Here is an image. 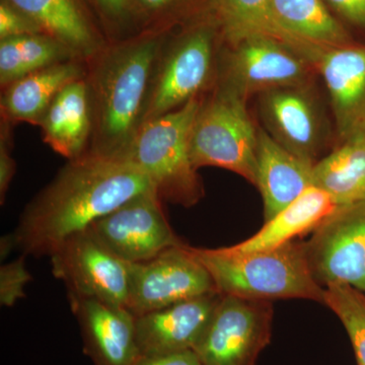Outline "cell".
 Segmentation results:
<instances>
[{
    "mask_svg": "<svg viewBox=\"0 0 365 365\" xmlns=\"http://www.w3.org/2000/svg\"><path fill=\"white\" fill-rule=\"evenodd\" d=\"M153 189L148 176L128 160L88 151L68 160L24 209L11 234L16 248L26 256L50 257L71 235Z\"/></svg>",
    "mask_w": 365,
    "mask_h": 365,
    "instance_id": "cell-1",
    "label": "cell"
},
{
    "mask_svg": "<svg viewBox=\"0 0 365 365\" xmlns=\"http://www.w3.org/2000/svg\"><path fill=\"white\" fill-rule=\"evenodd\" d=\"M165 38L148 30L108 42L86 62L93 119L88 153L124 160L143 127L151 79Z\"/></svg>",
    "mask_w": 365,
    "mask_h": 365,
    "instance_id": "cell-2",
    "label": "cell"
},
{
    "mask_svg": "<svg viewBox=\"0 0 365 365\" xmlns=\"http://www.w3.org/2000/svg\"><path fill=\"white\" fill-rule=\"evenodd\" d=\"M210 274L218 294L267 300L323 302L325 287L314 278L306 244L294 241L271 250L235 253L225 248H192Z\"/></svg>",
    "mask_w": 365,
    "mask_h": 365,
    "instance_id": "cell-3",
    "label": "cell"
},
{
    "mask_svg": "<svg viewBox=\"0 0 365 365\" xmlns=\"http://www.w3.org/2000/svg\"><path fill=\"white\" fill-rule=\"evenodd\" d=\"M202 98L145 122L124 160L135 165L153 184L163 201L194 205L203 188L190 155V138Z\"/></svg>",
    "mask_w": 365,
    "mask_h": 365,
    "instance_id": "cell-4",
    "label": "cell"
},
{
    "mask_svg": "<svg viewBox=\"0 0 365 365\" xmlns=\"http://www.w3.org/2000/svg\"><path fill=\"white\" fill-rule=\"evenodd\" d=\"M258 130L247 110V98L220 83L197 113L190 155L194 168L217 167L256 186Z\"/></svg>",
    "mask_w": 365,
    "mask_h": 365,
    "instance_id": "cell-5",
    "label": "cell"
},
{
    "mask_svg": "<svg viewBox=\"0 0 365 365\" xmlns=\"http://www.w3.org/2000/svg\"><path fill=\"white\" fill-rule=\"evenodd\" d=\"M212 26H197L170 43L158 55L143 124L200 98L212 81L216 64Z\"/></svg>",
    "mask_w": 365,
    "mask_h": 365,
    "instance_id": "cell-6",
    "label": "cell"
},
{
    "mask_svg": "<svg viewBox=\"0 0 365 365\" xmlns=\"http://www.w3.org/2000/svg\"><path fill=\"white\" fill-rule=\"evenodd\" d=\"M272 321L270 302L220 294L193 351L203 365H255L270 341Z\"/></svg>",
    "mask_w": 365,
    "mask_h": 365,
    "instance_id": "cell-7",
    "label": "cell"
},
{
    "mask_svg": "<svg viewBox=\"0 0 365 365\" xmlns=\"http://www.w3.org/2000/svg\"><path fill=\"white\" fill-rule=\"evenodd\" d=\"M50 258L53 275L66 284L68 297L126 309L130 263L112 253L90 228L69 237Z\"/></svg>",
    "mask_w": 365,
    "mask_h": 365,
    "instance_id": "cell-8",
    "label": "cell"
},
{
    "mask_svg": "<svg viewBox=\"0 0 365 365\" xmlns=\"http://www.w3.org/2000/svg\"><path fill=\"white\" fill-rule=\"evenodd\" d=\"M212 294L218 292L210 274L191 247L182 244L150 261L130 264L126 309L139 317Z\"/></svg>",
    "mask_w": 365,
    "mask_h": 365,
    "instance_id": "cell-9",
    "label": "cell"
},
{
    "mask_svg": "<svg viewBox=\"0 0 365 365\" xmlns=\"http://www.w3.org/2000/svg\"><path fill=\"white\" fill-rule=\"evenodd\" d=\"M155 189L134 197L100 218L90 230L98 241L127 263H143L184 244L163 212Z\"/></svg>",
    "mask_w": 365,
    "mask_h": 365,
    "instance_id": "cell-10",
    "label": "cell"
},
{
    "mask_svg": "<svg viewBox=\"0 0 365 365\" xmlns=\"http://www.w3.org/2000/svg\"><path fill=\"white\" fill-rule=\"evenodd\" d=\"M304 244L319 284L341 283L365 292V201L339 206Z\"/></svg>",
    "mask_w": 365,
    "mask_h": 365,
    "instance_id": "cell-11",
    "label": "cell"
},
{
    "mask_svg": "<svg viewBox=\"0 0 365 365\" xmlns=\"http://www.w3.org/2000/svg\"><path fill=\"white\" fill-rule=\"evenodd\" d=\"M220 83L248 98L284 86H307L314 67L288 46L253 37L232 46Z\"/></svg>",
    "mask_w": 365,
    "mask_h": 365,
    "instance_id": "cell-12",
    "label": "cell"
},
{
    "mask_svg": "<svg viewBox=\"0 0 365 365\" xmlns=\"http://www.w3.org/2000/svg\"><path fill=\"white\" fill-rule=\"evenodd\" d=\"M266 128L280 145L316 163L324 145L323 120L307 86H284L260 93Z\"/></svg>",
    "mask_w": 365,
    "mask_h": 365,
    "instance_id": "cell-13",
    "label": "cell"
},
{
    "mask_svg": "<svg viewBox=\"0 0 365 365\" xmlns=\"http://www.w3.org/2000/svg\"><path fill=\"white\" fill-rule=\"evenodd\" d=\"M314 68L325 83L340 140L365 135V46L325 48Z\"/></svg>",
    "mask_w": 365,
    "mask_h": 365,
    "instance_id": "cell-14",
    "label": "cell"
},
{
    "mask_svg": "<svg viewBox=\"0 0 365 365\" xmlns=\"http://www.w3.org/2000/svg\"><path fill=\"white\" fill-rule=\"evenodd\" d=\"M220 297V294L204 295L135 317L140 356L193 350L202 337Z\"/></svg>",
    "mask_w": 365,
    "mask_h": 365,
    "instance_id": "cell-15",
    "label": "cell"
},
{
    "mask_svg": "<svg viewBox=\"0 0 365 365\" xmlns=\"http://www.w3.org/2000/svg\"><path fill=\"white\" fill-rule=\"evenodd\" d=\"M68 299L81 328L83 350L93 365H132L140 356L135 317L128 309L95 299Z\"/></svg>",
    "mask_w": 365,
    "mask_h": 365,
    "instance_id": "cell-16",
    "label": "cell"
},
{
    "mask_svg": "<svg viewBox=\"0 0 365 365\" xmlns=\"http://www.w3.org/2000/svg\"><path fill=\"white\" fill-rule=\"evenodd\" d=\"M314 163L290 153L267 131L258 130L256 186L263 198L265 222L314 186Z\"/></svg>",
    "mask_w": 365,
    "mask_h": 365,
    "instance_id": "cell-17",
    "label": "cell"
},
{
    "mask_svg": "<svg viewBox=\"0 0 365 365\" xmlns=\"http://www.w3.org/2000/svg\"><path fill=\"white\" fill-rule=\"evenodd\" d=\"M86 76V62L73 59L46 67L2 88L1 121L39 126L57 95L72 81Z\"/></svg>",
    "mask_w": 365,
    "mask_h": 365,
    "instance_id": "cell-18",
    "label": "cell"
},
{
    "mask_svg": "<svg viewBox=\"0 0 365 365\" xmlns=\"http://www.w3.org/2000/svg\"><path fill=\"white\" fill-rule=\"evenodd\" d=\"M39 126L44 143L67 160H76L88 153L93 119L85 78L72 81L60 91Z\"/></svg>",
    "mask_w": 365,
    "mask_h": 365,
    "instance_id": "cell-19",
    "label": "cell"
},
{
    "mask_svg": "<svg viewBox=\"0 0 365 365\" xmlns=\"http://www.w3.org/2000/svg\"><path fill=\"white\" fill-rule=\"evenodd\" d=\"M32 19L43 32L86 61L107 45L81 0H6Z\"/></svg>",
    "mask_w": 365,
    "mask_h": 365,
    "instance_id": "cell-20",
    "label": "cell"
},
{
    "mask_svg": "<svg viewBox=\"0 0 365 365\" xmlns=\"http://www.w3.org/2000/svg\"><path fill=\"white\" fill-rule=\"evenodd\" d=\"M215 9L225 39L230 46L249 38H270L288 46L313 67L324 49L287 33L274 14L272 0H216Z\"/></svg>",
    "mask_w": 365,
    "mask_h": 365,
    "instance_id": "cell-21",
    "label": "cell"
},
{
    "mask_svg": "<svg viewBox=\"0 0 365 365\" xmlns=\"http://www.w3.org/2000/svg\"><path fill=\"white\" fill-rule=\"evenodd\" d=\"M338 207L324 190L311 187L294 202L265 222L253 237L227 249L235 253H249L278 248L294 241L297 235L314 230Z\"/></svg>",
    "mask_w": 365,
    "mask_h": 365,
    "instance_id": "cell-22",
    "label": "cell"
},
{
    "mask_svg": "<svg viewBox=\"0 0 365 365\" xmlns=\"http://www.w3.org/2000/svg\"><path fill=\"white\" fill-rule=\"evenodd\" d=\"M314 187L324 190L338 206L365 201V135L342 143L314 163Z\"/></svg>",
    "mask_w": 365,
    "mask_h": 365,
    "instance_id": "cell-23",
    "label": "cell"
},
{
    "mask_svg": "<svg viewBox=\"0 0 365 365\" xmlns=\"http://www.w3.org/2000/svg\"><path fill=\"white\" fill-rule=\"evenodd\" d=\"M272 6L282 28L302 42L322 48L355 43L324 0H272Z\"/></svg>",
    "mask_w": 365,
    "mask_h": 365,
    "instance_id": "cell-24",
    "label": "cell"
},
{
    "mask_svg": "<svg viewBox=\"0 0 365 365\" xmlns=\"http://www.w3.org/2000/svg\"><path fill=\"white\" fill-rule=\"evenodd\" d=\"M73 59L79 58L46 34L0 40V85L6 88L33 72Z\"/></svg>",
    "mask_w": 365,
    "mask_h": 365,
    "instance_id": "cell-25",
    "label": "cell"
},
{
    "mask_svg": "<svg viewBox=\"0 0 365 365\" xmlns=\"http://www.w3.org/2000/svg\"><path fill=\"white\" fill-rule=\"evenodd\" d=\"M324 304L342 322L351 340L357 364L365 365V292L341 283L327 285Z\"/></svg>",
    "mask_w": 365,
    "mask_h": 365,
    "instance_id": "cell-26",
    "label": "cell"
},
{
    "mask_svg": "<svg viewBox=\"0 0 365 365\" xmlns=\"http://www.w3.org/2000/svg\"><path fill=\"white\" fill-rule=\"evenodd\" d=\"M102 21L110 42L130 38L128 33L141 20L135 0H88Z\"/></svg>",
    "mask_w": 365,
    "mask_h": 365,
    "instance_id": "cell-27",
    "label": "cell"
},
{
    "mask_svg": "<svg viewBox=\"0 0 365 365\" xmlns=\"http://www.w3.org/2000/svg\"><path fill=\"white\" fill-rule=\"evenodd\" d=\"M26 255L0 268V304L11 307L25 297V287L32 276L26 270Z\"/></svg>",
    "mask_w": 365,
    "mask_h": 365,
    "instance_id": "cell-28",
    "label": "cell"
},
{
    "mask_svg": "<svg viewBox=\"0 0 365 365\" xmlns=\"http://www.w3.org/2000/svg\"><path fill=\"white\" fill-rule=\"evenodd\" d=\"M37 34H44L37 23L6 0H0V40Z\"/></svg>",
    "mask_w": 365,
    "mask_h": 365,
    "instance_id": "cell-29",
    "label": "cell"
},
{
    "mask_svg": "<svg viewBox=\"0 0 365 365\" xmlns=\"http://www.w3.org/2000/svg\"><path fill=\"white\" fill-rule=\"evenodd\" d=\"M13 125L1 121L0 130V197L1 204L4 203L7 190L16 173V162L11 155L13 145Z\"/></svg>",
    "mask_w": 365,
    "mask_h": 365,
    "instance_id": "cell-30",
    "label": "cell"
},
{
    "mask_svg": "<svg viewBox=\"0 0 365 365\" xmlns=\"http://www.w3.org/2000/svg\"><path fill=\"white\" fill-rule=\"evenodd\" d=\"M352 25L365 28V0H325Z\"/></svg>",
    "mask_w": 365,
    "mask_h": 365,
    "instance_id": "cell-31",
    "label": "cell"
},
{
    "mask_svg": "<svg viewBox=\"0 0 365 365\" xmlns=\"http://www.w3.org/2000/svg\"><path fill=\"white\" fill-rule=\"evenodd\" d=\"M132 365H203L193 350L173 354L139 356Z\"/></svg>",
    "mask_w": 365,
    "mask_h": 365,
    "instance_id": "cell-32",
    "label": "cell"
},
{
    "mask_svg": "<svg viewBox=\"0 0 365 365\" xmlns=\"http://www.w3.org/2000/svg\"><path fill=\"white\" fill-rule=\"evenodd\" d=\"M178 1L179 0H135L141 20L160 18L176 6Z\"/></svg>",
    "mask_w": 365,
    "mask_h": 365,
    "instance_id": "cell-33",
    "label": "cell"
}]
</instances>
